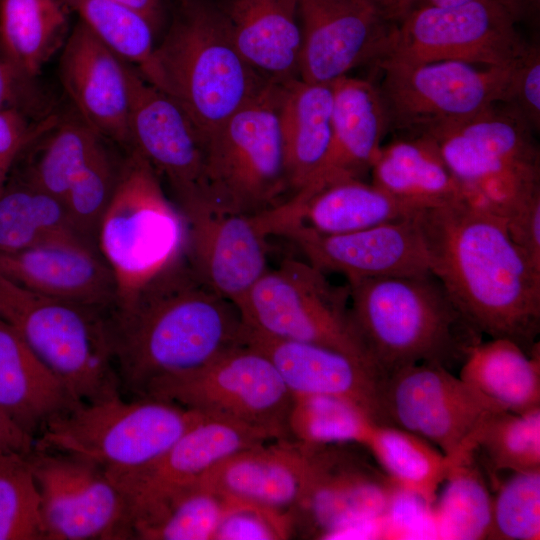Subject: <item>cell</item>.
Segmentation results:
<instances>
[{"label": "cell", "mask_w": 540, "mask_h": 540, "mask_svg": "<svg viewBox=\"0 0 540 540\" xmlns=\"http://www.w3.org/2000/svg\"><path fill=\"white\" fill-rule=\"evenodd\" d=\"M302 31L299 78L330 84L354 68L377 64L396 24L364 0H297Z\"/></svg>", "instance_id": "obj_18"}, {"label": "cell", "mask_w": 540, "mask_h": 540, "mask_svg": "<svg viewBox=\"0 0 540 540\" xmlns=\"http://www.w3.org/2000/svg\"><path fill=\"white\" fill-rule=\"evenodd\" d=\"M513 18L516 24L535 26L539 22L540 0H495Z\"/></svg>", "instance_id": "obj_51"}, {"label": "cell", "mask_w": 540, "mask_h": 540, "mask_svg": "<svg viewBox=\"0 0 540 540\" xmlns=\"http://www.w3.org/2000/svg\"><path fill=\"white\" fill-rule=\"evenodd\" d=\"M67 237L82 238L72 227L59 199L20 178L3 184L0 252L18 251Z\"/></svg>", "instance_id": "obj_36"}, {"label": "cell", "mask_w": 540, "mask_h": 540, "mask_svg": "<svg viewBox=\"0 0 540 540\" xmlns=\"http://www.w3.org/2000/svg\"><path fill=\"white\" fill-rule=\"evenodd\" d=\"M204 417L170 401L120 395L82 402L53 419L34 448L87 459L107 473L127 472L158 458Z\"/></svg>", "instance_id": "obj_8"}, {"label": "cell", "mask_w": 540, "mask_h": 540, "mask_svg": "<svg viewBox=\"0 0 540 540\" xmlns=\"http://www.w3.org/2000/svg\"><path fill=\"white\" fill-rule=\"evenodd\" d=\"M28 122L24 111L6 109L0 111V188L6 182L9 172L20 154L37 136Z\"/></svg>", "instance_id": "obj_47"}, {"label": "cell", "mask_w": 540, "mask_h": 540, "mask_svg": "<svg viewBox=\"0 0 540 540\" xmlns=\"http://www.w3.org/2000/svg\"><path fill=\"white\" fill-rule=\"evenodd\" d=\"M421 210L373 183L347 179L299 191L265 212L271 236L290 223L324 234L358 231L416 216Z\"/></svg>", "instance_id": "obj_25"}, {"label": "cell", "mask_w": 540, "mask_h": 540, "mask_svg": "<svg viewBox=\"0 0 540 540\" xmlns=\"http://www.w3.org/2000/svg\"><path fill=\"white\" fill-rule=\"evenodd\" d=\"M431 506L436 534L441 539H489L492 496L474 464V456L457 464Z\"/></svg>", "instance_id": "obj_38"}, {"label": "cell", "mask_w": 540, "mask_h": 540, "mask_svg": "<svg viewBox=\"0 0 540 540\" xmlns=\"http://www.w3.org/2000/svg\"><path fill=\"white\" fill-rule=\"evenodd\" d=\"M154 59V86L180 107L203 143L270 84L238 52L222 7L206 0L180 1Z\"/></svg>", "instance_id": "obj_4"}, {"label": "cell", "mask_w": 540, "mask_h": 540, "mask_svg": "<svg viewBox=\"0 0 540 540\" xmlns=\"http://www.w3.org/2000/svg\"><path fill=\"white\" fill-rule=\"evenodd\" d=\"M416 216L341 234L319 233L290 223L275 236L293 242L320 271L341 274L347 281L426 275L431 272Z\"/></svg>", "instance_id": "obj_19"}, {"label": "cell", "mask_w": 540, "mask_h": 540, "mask_svg": "<svg viewBox=\"0 0 540 540\" xmlns=\"http://www.w3.org/2000/svg\"><path fill=\"white\" fill-rule=\"evenodd\" d=\"M40 496L43 540L132 539L126 497L97 464L64 452L27 455Z\"/></svg>", "instance_id": "obj_16"}, {"label": "cell", "mask_w": 540, "mask_h": 540, "mask_svg": "<svg viewBox=\"0 0 540 540\" xmlns=\"http://www.w3.org/2000/svg\"><path fill=\"white\" fill-rule=\"evenodd\" d=\"M331 84L332 144L320 180L308 188L311 191L342 180H362L391 131L379 86L348 75Z\"/></svg>", "instance_id": "obj_26"}, {"label": "cell", "mask_w": 540, "mask_h": 540, "mask_svg": "<svg viewBox=\"0 0 540 540\" xmlns=\"http://www.w3.org/2000/svg\"><path fill=\"white\" fill-rule=\"evenodd\" d=\"M515 110L538 133L540 130V46L526 42L509 66L502 102Z\"/></svg>", "instance_id": "obj_46"}, {"label": "cell", "mask_w": 540, "mask_h": 540, "mask_svg": "<svg viewBox=\"0 0 540 540\" xmlns=\"http://www.w3.org/2000/svg\"><path fill=\"white\" fill-rule=\"evenodd\" d=\"M377 422L357 404L327 395L293 396L290 439L310 446L364 445Z\"/></svg>", "instance_id": "obj_39"}, {"label": "cell", "mask_w": 540, "mask_h": 540, "mask_svg": "<svg viewBox=\"0 0 540 540\" xmlns=\"http://www.w3.org/2000/svg\"><path fill=\"white\" fill-rule=\"evenodd\" d=\"M280 87L268 84L205 140L207 209L256 215L286 200Z\"/></svg>", "instance_id": "obj_9"}, {"label": "cell", "mask_w": 540, "mask_h": 540, "mask_svg": "<svg viewBox=\"0 0 540 540\" xmlns=\"http://www.w3.org/2000/svg\"><path fill=\"white\" fill-rule=\"evenodd\" d=\"M291 536L288 511L238 500L221 520L212 540H281Z\"/></svg>", "instance_id": "obj_45"}, {"label": "cell", "mask_w": 540, "mask_h": 540, "mask_svg": "<svg viewBox=\"0 0 540 540\" xmlns=\"http://www.w3.org/2000/svg\"><path fill=\"white\" fill-rule=\"evenodd\" d=\"M244 344L272 362L293 396L343 398L363 408L377 423L386 424L384 378L363 362L324 346L273 337L247 326Z\"/></svg>", "instance_id": "obj_24"}, {"label": "cell", "mask_w": 540, "mask_h": 540, "mask_svg": "<svg viewBox=\"0 0 540 540\" xmlns=\"http://www.w3.org/2000/svg\"><path fill=\"white\" fill-rule=\"evenodd\" d=\"M386 424L410 431L458 461L474 456L488 418L503 410L444 366L404 367L383 384Z\"/></svg>", "instance_id": "obj_14"}, {"label": "cell", "mask_w": 540, "mask_h": 540, "mask_svg": "<svg viewBox=\"0 0 540 540\" xmlns=\"http://www.w3.org/2000/svg\"><path fill=\"white\" fill-rule=\"evenodd\" d=\"M278 116L289 190L315 186L332 144V84H281Z\"/></svg>", "instance_id": "obj_30"}, {"label": "cell", "mask_w": 540, "mask_h": 540, "mask_svg": "<svg viewBox=\"0 0 540 540\" xmlns=\"http://www.w3.org/2000/svg\"><path fill=\"white\" fill-rule=\"evenodd\" d=\"M237 501L199 480L133 512L132 539L212 540Z\"/></svg>", "instance_id": "obj_34"}, {"label": "cell", "mask_w": 540, "mask_h": 540, "mask_svg": "<svg viewBox=\"0 0 540 540\" xmlns=\"http://www.w3.org/2000/svg\"><path fill=\"white\" fill-rule=\"evenodd\" d=\"M535 134L515 110L497 103L468 119L410 136H422L434 146L471 202L505 220L540 194Z\"/></svg>", "instance_id": "obj_5"}, {"label": "cell", "mask_w": 540, "mask_h": 540, "mask_svg": "<svg viewBox=\"0 0 540 540\" xmlns=\"http://www.w3.org/2000/svg\"><path fill=\"white\" fill-rule=\"evenodd\" d=\"M35 445V438L23 431L0 408V452L29 455Z\"/></svg>", "instance_id": "obj_50"}, {"label": "cell", "mask_w": 540, "mask_h": 540, "mask_svg": "<svg viewBox=\"0 0 540 540\" xmlns=\"http://www.w3.org/2000/svg\"><path fill=\"white\" fill-rule=\"evenodd\" d=\"M181 214L186 225V261L204 284L235 304L269 270L270 235L261 215L206 208Z\"/></svg>", "instance_id": "obj_20"}, {"label": "cell", "mask_w": 540, "mask_h": 540, "mask_svg": "<svg viewBox=\"0 0 540 540\" xmlns=\"http://www.w3.org/2000/svg\"><path fill=\"white\" fill-rule=\"evenodd\" d=\"M306 474L304 445L280 439L224 458L200 480L229 497L289 511L301 497Z\"/></svg>", "instance_id": "obj_27"}, {"label": "cell", "mask_w": 540, "mask_h": 540, "mask_svg": "<svg viewBox=\"0 0 540 540\" xmlns=\"http://www.w3.org/2000/svg\"><path fill=\"white\" fill-rule=\"evenodd\" d=\"M109 312L35 293L0 275V318L82 402L122 395Z\"/></svg>", "instance_id": "obj_6"}, {"label": "cell", "mask_w": 540, "mask_h": 540, "mask_svg": "<svg viewBox=\"0 0 540 540\" xmlns=\"http://www.w3.org/2000/svg\"><path fill=\"white\" fill-rule=\"evenodd\" d=\"M372 182L395 198L420 209L470 200L434 146L422 136L382 145L371 169Z\"/></svg>", "instance_id": "obj_31"}, {"label": "cell", "mask_w": 540, "mask_h": 540, "mask_svg": "<svg viewBox=\"0 0 540 540\" xmlns=\"http://www.w3.org/2000/svg\"><path fill=\"white\" fill-rule=\"evenodd\" d=\"M142 397L252 428L273 441L290 439L293 395L272 362L245 344L192 371L158 381Z\"/></svg>", "instance_id": "obj_11"}, {"label": "cell", "mask_w": 540, "mask_h": 540, "mask_svg": "<svg viewBox=\"0 0 540 540\" xmlns=\"http://www.w3.org/2000/svg\"><path fill=\"white\" fill-rule=\"evenodd\" d=\"M234 305L252 330L345 353L379 373L354 325L349 285L332 284L306 260L285 259Z\"/></svg>", "instance_id": "obj_10"}, {"label": "cell", "mask_w": 540, "mask_h": 540, "mask_svg": "<svg viewBox=\"0 0 540 540\" xmlns=\"http://www.w3.org/2000/svg\"><path fill=\"white\" fill-rule=\"evenodd\" d=\"M514 243L540 269V194L504 220Z\"/></svg>", "instance_id": "obj_48"}, {"label": "cell", "mask_w": 540, "mask_h": 540, "mask_svg": "<svg viewBox=\"0 0 540 540\" xmlns=\"http://www.w3.org/2000/svg\"><path fill=\"white\" fill-rule=\"evenodd\" d=\"M108 325L121 391L129 397L244 344L237 307L196 276L185 253L111 310Z\"/></svg>", "instance_id": "obj_2"}, {"label": "cell", "mask_w": 540, "mask_h": 540, "mask_svg": "<svg viewBox=\"0 0 540 540\" xmlns=\"http://www.w3.org/2000/svg\"><path fill=\"white\" fill-rule=\"evenodd\" d=\"M509 13L495 0L419 6L395 26L382 60H452L509 67L526 44ZM381 61V60H380Z\"/></svg>", "instance_id": "obj_15"}, {"label": "cell", "mask_w": 540, "mask_h": 540, "mask_svg": "<svg viewBox=\"0 0 540 540\" xmlns=\"http://www.w3.org/2000/svg\"><path fill=\"white\" fill-rule=\"evenodd\" d=\"M379 85L390 129L417 135L468 119L505 98L509 67L462 61L381 60Z\"/></svg>", "instance_id": "obj_13"}, {"label": "cell", "mask_w": 540, "mask_h": 540, "mask_svg": "<svg viewBox=\"0 0 540 540\" xmlns=\"http://www.w3.org/2000/svg\"><path fill=\"white\" fill-rule=\"evenodd\" d=\"M0 275L51 298L104 311L116 305L110 267L96 246L79 237L0 252Z\"/></svg>", "instance_id": "obj_23"}, {"label": "cell", "mask_w": 540, "mask_h": 540, "mask_svg": "<svg viewBox=\"0 0 540 540\" xmlns=\"http://www.w3.org/2000/svg\"><path fill=\"white\" fill-rule=\"evenodd\" d=\"M0 540H43L40 496L27 456L0 452Z\"/></svg>", "instance_id": "obj_43"}, {"label": "cell", "mask_w": 540, "mask_h": 540, "mask_svg": "<svg viewBox=\"0 0 540 540\" xmlns=\"http://www.w3.org/2000/svg\"><path fill=\"white\" fill-rule=\"evenodd\" d=\"M489 539H540V471L512 473L498 488Z\"/></svg>", "instance_id": "obj_44"}, {"label": "cell", "mask_w": 540, "mask_h": 540, "mask_svg": "<svg viewBox=\"0 0 540 540\" xmlns=\"http://www.w3.org/2000/svg\"><path fill=\"white\" fill-rule=\"evenodd\" d=\"M235 47L264 79L299 78L302 31L297 0H230L222 7Z\"/></svg>", "instance_id": "obj_28"}, {"label": "cell", "mask_w": 540, "mask_h": 540, "mask_svg": "<svg viewBox=\"0 0 540 540\" xmlns=\"http://www.w3.org/2000/svg\"><path fill=\"white\" fill-rule=\"evenodd\" d=\"M81 403L17 331L0 318V408L36 438L50 421Z\"/></svg>", "instance_id": "obj_29"}, {"label": "cell", "mask_w": 540, "mask_h": 540, "mask_svg": "<svg viewBox=\"0 0 540 540\" xmlns=\"http://www.w3.org/2000/svg\"><path fill=\"white\" fill-rule=\"evenodd\" d=\"M103 138L80 117L57 126L20 179L61 202L69 185Z\"/></svg>", "instance_id": "obj_41"}, {"label": "cell", "mask_w": 540, "mask_h": 540, "mask_svg": "<svg viewBox=\"0 0 540 540\" xmlns=\"http://www.w3.org/2000/svg\"><path fill=\"white\" fill-rule=\"evenodd\" d=\"M64 44L60 79L79 117L106 140L132 150L125 61L81 20Z\"/></svg>", "instance_id": "obj_22"}, {"label": "cell", "mask_w": 540, "mask_h": 540, "mask_svg": "<svg viewBox=\"0 0 540 540\" xmlns=\"http://www.w3.org/2000/svg\"><path fill=\"white\" fill-rule=\"evenodd\" d=\"M458 376L505 411L540 408V349L529 354L506 338L481 340L469 348Z\"/></svg>", "instance_id": "obj_32"}, {"label": "cell", "mask_w": 540, "mask_h": 540, "mask_svg": "<svg viewBox=\"0 0 540 540\" xmlns=\"http://www.w3.org/2000/svg\"><path fill=\"white\" fill-rule=\"evenodd\" d=\"M32 77L0 51V111L6 109L23 110L22 104L29 92Z\"/></svg>", "instance_id": "obj_49"}, {"label": "cell", "mask_w": 540, "mask_h": 540, "mask_svg": "<svg viewBox=\"0 0 540 540\" xmlns=\"http://www.w3.org/2000/svg\"><path fill=\"white\" fill-rule=\"evenodd\" d=\"M273 441L252 428L205 416L149 464L127 472L107 473L136 510L199 481L224 458Z\"/></svg>", "instance_id": "obj_21"}, {"label": "cell", "mask_w": 540, "mask_h": 540, "mask_svg": "<svg viewBox=\"0 0 540 540\" xmlns=\"http://www.w3.org/2000/svg\"><path fill=\"white\" fill-rule=\"evenodd\" d=\"M132 149L169 188L181 213L207 208L204 143L195 126L164 92L125 61Z\"/></svg>", "instance_id": "obj_17"}, {"label": "cell", "mask_w": 540, "mask_h": 540, "mask_svg": "<svg viewBox=\"0 0 540 540\" xmlns=\"http://www.w3.org/2000/svg\"><path fill=\"white\" fill-rule=\"evenodd\" d=\"M470 1L474 0H417L414 8L419 6H452L467 3Z\"/></svg>", "instance_id": "obj_54"}, {"label": "cell", "mask_w": 540, "mask_h": 540, "mask_svg": "<svg viewBox=\"0 0 540 540\" xmlns=\"http://www.w3.org/2000/svg\"><path fill=\"white\" fill-rule=\"evenodd\" d=\"M59 0H0V51L34 78L66 41Z\"/></svg>", "instance_id": "obj_35"}, {"label": "cell", "mask_w": 540, "mask_h": 540, "mask_svg": "<svg viewBox=\"0 0 540 540\" xmlns=\"http://www.w3.org/2000/svg\"><path fill=\"white\" fill-rule=\"evenodd\" d=\"M116 55L156 82L154 30L138 11L115 0H61Z\"/></svg>", "instance_id": "obj_37"}, {"label": "cell", "mask_w": 540, "mask_h": 540, "mask_svg": "<svg viewBox=\"0 0 540 540\" xmlns=\"http://www.w3.org/2000/svg\"><path fill=\"white\" fill-rule=\"evenodd\" d=\"M302 444V443H301ZM307 474L288 511L293 536L344 539L371 535L401 494L381 469L344 445H305Z\"/></svg>", "instance_id": "obj_12"}, {"label": "cell", "mask_w": 540, "mask_h": 540, "mask_svg": "<svg viewBox=\"0 0 540 540\" xmlns=\"http://www.w3.org/2000/svg\"><path fill=\"white\" fill-rule=\"evenodd\" d=\"M416 218L430 272L471 327L529 354L540 349V269L504 220L468 200L423 209Z\"/></svg>", "instance_id": "obj_1"}, {"label": "cell", "mask_w": 540, "mask_h": 540, "mask_svg": "<svg viewBox=\"0 0 540 540\" xmlns=\"http://www.w3.org/2000/svg\"><path fill=\"white\" fill-rule=\"evenodd\" d=\"M363 446L400 492L420 500L427 507L435 502L438 490L451 470L463 462L445 455L422 437L392 424L376 423Z\"/></svg>", "instance_id": "obj_33"}, {"label": "cell", "mask_w": 540, "mask_h": 540, "mask_svg": "<svg viewBox=\"0 0 540 540\" xmlns=\"http://www.w3.org/2000/svg\"><path fill=\"white\" fill-rule=\"evenodd\" d=\"M142 14L156 33L163 23L162 0H115Z\"/></svg>", "instance_id": "obj_53"}, {"label": "cell", "mask_w": 540, "mask_h": 540, "mask_svg": "<svg viewBox=\"0 0 540 540\" xmlns=\"http://www.w3.org/2000/svg\"><path fill=\"white\" fill-rule=\"evenodd\" d=\"M347 284L354 325L384 379L418 363L451 370L482 340L432 273Z\"/></svg>", "instance_id": "obj_3"}, {"label": "cell", "mask_w": 540, "mask_h": 540, "mask_svg": "<svg viewBox=\"0 0 540 540\" xmlns=\"http://www.w3.org/2000/svg\"><path fill=\"white\" fill-rule=\"evenodd\" d=\"M97 246L114 276L115 307L184 256V217L134 149L126 154L120 182L99 224Z\"/></svg>", "instance_id": "obj_7"}, {"label": "cell", "mask_w": 540, "mask_h": 540, "mask_svg": "<svg viewBox=\"0 0 540 540\" xmlns=\"http://www.w3.org/2000/svg\"><path fill=\"white\" fill-rule=\"evenodd\" d=\"M108 142L104 139L86 160L62 200L74 230L97 248L99 224L118 187L126 159Z\"/></svg>", "instance_id": "obj_40"}, {"label": "cell", "mask_w": 540, "mask_h": 540, "mask_svg": "<svg viewBox=\"0 0 540 540\" xmlns=\"http://www.w3.org/2000/svg\"><path fill=\"white\" fill-rule=\"evenodd\" d=\"M477 451L495 471H540V408L521 414L495 412L482 427Z\"/></svg>", "instance_id": "obj_42"}, {"label": "cell", "mask_w": 540, "mask_h": 540, "mask_svg": "<svg viewBox=\"0 0 540 540\" xmlns=\"http://www.w3.org/2000/svg\"><path fill=\"white\" fill-rule=\"evenodd\" d=\"M385 21L391 24L400 23L414 8L417 0H364Z\"/></svg>", "instance_id": "obj_52"}]
</instances>
